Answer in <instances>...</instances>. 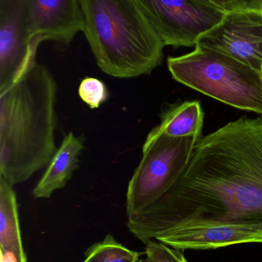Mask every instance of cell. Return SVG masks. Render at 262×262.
I'll return each instance as SVG.
<instances>
[{
    "instance_id": "obj_1",
    "label": "cell",
    "mask_w": 262,
    "mask_h": 262,
    "mask_svg": "<svg viewBox=\"0 0 262 262\" xmlns=\"http://www.w3.org/2000/svg\"><path fill=\"white\" fill-rule=\"evenodd\" d=\"M198 220L262 222V115L241 117L200 139L176 183L129 217L127 227L146 245Z\"/></svg>"
},
{
    "instance_id": "obj_2",
    "label": "cell",
    "mask_w": 262,
    "mask_h": 262,
    "mask_svg": "<svg viewBox=\"0 0 262 262\" xmlns=\"http://www.w3.org/2000/svg\"><path fill=\"white\" fill-rule=\"evenodd\" d=\"M56 95L53 75L37 61L0 92V177L11 184L27 181L56 152Z\"/></svg>"
},
{
    "instance_id": "obj_3",
    "label": "cell",
    "mask_w": 262,
    "mask_h": 262,
    "mask_svg": "<svg viewBox=\"0 0 262 262\" xmlns=\"http://www.w3.org/2000/svg\"><path fill=\"white\" fill-rule=\"evenodd\" d=\"M79 1L83 32L104 73L136 78L161 66L166 46L139 0Z\"/></svg>"
},
{
    "instance_id": "obj_4",
    "label": "cell",
    "mask_w": 262,
    "mask_h": 262,
    "mask_svg": "<svg viewBox=\"0 0 262 262\" xmlns=\"http://www.w3.org/2000/svg\"><path fill=\"white\" fill-rule=\"evenodd\" d=\"M173 79L241 110L262 115L261 72L216 51L195 46L190 53L169 57Z\"/></svg>"
},
{
    "instance_id": "obj_5",
    "label": "cell",
    "mask_w": 262,
    "mask_h": 262,
    "mask_svg": "<svg viewBox=\"0 0 262 262\" xmlns=\"http://www.w3.org/2000/svg\"><path fill=\"white\" fill-rule=\"evenodd\" d=\"M198 140L195 137H169L158 127L152 129L143 145V158L128 185V218L153 204L176 183Z\"/></svg>"
},
{
    "instance_id": "obj_6",
    "label": "cell",
    "mask_w": 262,
    "mask_h": 262,
    "mask_svg": "<svg viewBox=\"0 0 262 262\" xmlns=\"http://www.w3.org/2000/svg\"><path fill=\"white\" fill-rule=\"evenodd\" d=\"M165 46L195 47L226 12L200 0H139Z\"/></svg>"
},
{
    "instance_id": "obj_7",
    "label": "cell",
    "mask_w": 262,
    "mask_h": 262,
    "mask_svg": "<svg viewBox=\"0 0 262 262\" xmlns=\"http://www.w3.org/2000/svg\"><path fill=\"white\" fill-rule=\"evenodd\" d=\"M44 41L40 37L31 39L27 0H0V92L36 61Z\"/></svg>"
},
{
    "instance_id": "obj_8",
    "label": "cell",
    "mask_w": 262,
    "mask_h": 262,
    "mask_svg": "<svg viewBox=\"0 0 262 262\" xmlns=\"http://www.w3.org/2000/svg\"><path fill=\"white\" fill-rule=\"evenodd\" d=\"M177 250H210L246 243L262 244V222L190 220L155 237Z\"/></svg>"
},
{
    "instance_id": "obj_9",
    "label": "cell",
    "mask_w": 262,
    "mask_h": 262,
    "mask_svg": "<svg viewBox=\"0 0 262 262\" xmlns=\"http://www.w3.org/2000/svg\"><path fill=\"white\" fill-rule=\"evenodd\" d=\"M195 46L229 55L261 72L262 11L226 12L221 21L203 34Z\"/></svg>"
},
{
    "instance_id": "obj_10",
    "label": "cell",
    "mask_w": 262,
    "mask_h": 262,
    "mask_svg": "<svg viewBox=\"0 0 262 262\" xmlns=\"http://www.w3.org/2000/svg\"><path fill=\"white\" fill-rule=\"evenodd\" d=\"M31 39L40 37L67 49L83 19L79 0H27Z\"/></svg>"
},
{
    "instance_id": "obj_11",
    "label": "cell",
    "mask_w": 262,
    "mask_h": 262,
    "mask_svg": "<svg viewBox=\"0 0 262 262\" xmlns=\"http://www.w3.org/2000/svg\"><path fill=\"white\" fill-rule=\"evenodd\" d=\"M83 149V140L72 132L68 134L34 188L33 196L36 199H49L55 191L64 188L78 167Z\"/></svg>"
},
{
    "instance_id": "obj_12",
    "label": "cell",
    "mask_w": 262,
    "mask_h": 262,
    "mask_svg": "<svg viewBox=\"0 0 262 262\" xmlns=\"http://www.w3.org/2000/svg\"><path fill=\"white\" fill-rule=\"evenodd\" d=\"M13 185L0 177V252L1 262H27Z\"/></svg>"
},
{
    "instance_id": "obj_13",
    "label": "cell",
    "mask_w": 262,
    "mask_h": 262,
    "mask_svg": "<svg viewBox=\"0 0 262 262\" xmlns=\"http://www.w3.org/2000/svg\"><path fill=\"white\" fill-rule=\"evenodd\" d=\"M205 114L198 101H179L169 104L162 112V132L172 137H195L201 139Z\"/></svg>"
},
{
    "instance_id": "obj_14",
    "label": "cell",
    "mask_w": 262,
    "mask_h": 262,
    "mask_svg": "<svg viewBox=\"0 0 262 262\" xmlns=\"http://www.w3.org/2000/svg\"><path fill=\"white\" fill-rule=\"evenodd\" d=\"M143 255L145 252L131 250L108 234L86 251L83 262H138Z\"/></svg>"
},
{
    "instance_id": "obj_15",
    "label": "cell",
    "mask_w": 262,
    "mask_h": 262,
    "mask_svg": "<svg viewBox=\"0 0 262 262\" xmlns=\"http://www.w3.org/2000/svg\"><path fill=\"white\" fill-rule=\"evenodd\" d=\"M78 93L82 101L91 109L98 108L107 101L109 96L106 84L101 80L92 77L85 78L81 81Z\"/></svg>"
},
{
    "instance_id": "obj_16",
    "label": "cell",
    "mask_w": 262,
    "mask_h": 262,
    "mask_svg": "<svg viewBox=\"0 0 262 262\" xmlns=\"http://www.w3.org/2000/svg\"><path fill=\"white\" fill-rule=\"evenodd\" d=\"M144 252L149 262H189L182 251L155 240L146 245Z\"/></svg>"
},
{
    "instance_id": "obj_17",
    "label": "cell",
    "mask_w": 262,
    "mask_h": 262,
    "mask_svg": "<svg viewBox=\"0 0 262 262\" xmlns=\"http://www.w3.org/2000/svg\"><path fill=\"white\" fill-rule=\"evenodd\" d=\"M225 12L244 10L237 0H200Z\"/></svg>"
},
{
    "instance_id": "obj_18",
    "label": "cell",
    "mask_w": 262,
    "mask_h": 262,
    "mask_svg": "<svg viewBox=\"0 0 262 262\" xmlns=\"http://www.w3.org/2000/svg\"><path fill=\"white\" fill-rule=\"evenodd\" d=\"M244 10L262 11V0H237Z\"/></svg>"
},
{
    "instance_id": "obj_19",
    "label": "cell",
    "mask_w": 262,
    "mask_h": 262,
    "mask_svg": "<svg viewBox=\"0 0 262 262\" xmlns=\"http://www.w3.org/2000/svg\"><path fill=\"white\" fill-rule=\"evenodd\" d=\"M138 262H149V261H148L147 258H142Z\"/></svg>"
},
{
    "instance_id": "obj_20",
    "label": "cell",
    "mask_w": 262,
    "mask_h": 262,
    "mask_svg": "<svg viewBox=\"0 0 262 262\" xmlns=\"http://www.w3.org/2000/svg\"><path fill=\"white\" fill-rule=\"evenodd\" d=\"M261 76H262V66H261Z\"/></svg>"
}]
</instances>
